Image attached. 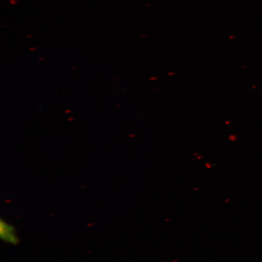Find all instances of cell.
Listing matches in <instances>:
<instances>
[{"mask_svg": "<svg viewBox=\"0 0 262 262\" xmlns=\"http://www.w3.org/2000/svg\"><path fill=\"white\" fill-rule=\"evenodd\" d=\"M1 237L10 244H15L18 242L14 228L6 222H1Z\"/></svg>", "mask_w": 262, "mask_h": 262, "instance_id": "cell-1", "label": "cell"}]
</instances>
